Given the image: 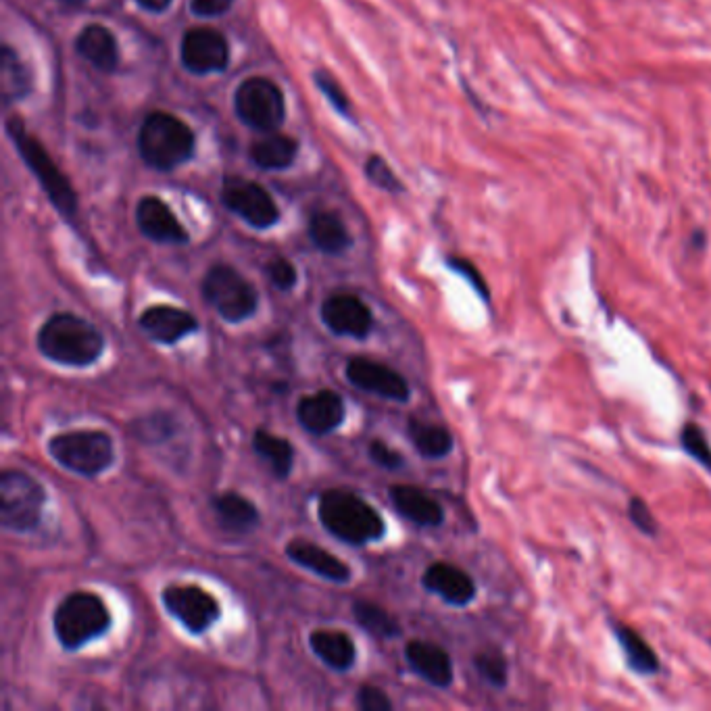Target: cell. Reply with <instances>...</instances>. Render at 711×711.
<instances>
[{
  "mask_svg": "<svg viewBox=\"0 0 711 711\" xmlns=\"http://www.w3.org/2000/svg\"><path fill=\"white\" fill-rule=\"evenodd\" d=\"M142 159L159 171L184 165L194 153V134L176 115L155 111L144 119L138 136Z\"/></svg>",
  "mask_w": 711,
  "mask_h": 711,
  "instance_id": "5b68a950",
  "label": "cell"
},
{
  "mask_svg": "<svg viewBox=\"0 0 711 711\" xmlns=\"http://www.w3.org/2000/svg\"><path fill=\"white\" fill-rule=\"evenodd\" d=\"M286 557L294 563L315 576H320L322 580L334 582V584H347L353 578V570L347 566L340 557L332 555L324 547L315 545L307 538H292L284 547Z\"/></svg>",
  "mask_w": 711,
  "mask_h": 711,
  "instance_id": "ac0fdd59",
  "label": "cell"
},
{
  "mask_svg": "<svg viewBox=\"0 0 711 711\" xmlns=\"http://www.w3.org/2000/svg\"><path fill=\"white\" fill-rule=\"evenodd\" d=\"M367 455H370L372 463H376L378 468L388 472H397L405 465V457L397 449H392L388 443L378 438H374L372 443L367 445Z\"/></svg>",
  "mask_w": 711,
  "mask_h": 711,
  "instance_id": "8d00e7d4",
  "label": "cell"
},
{
  "mask_svg": "<svg viewBox=\"0 0 711 711\" xmlns=\"http://www.w3.org/2000/svg\"><path fill=\"white\" fill-rule=\"evenodd\" d=\"M76 48L78 53L98 71L111 73L119 63L115 36L105 26H98V23H92V26L80 32Z\"/></svg>",
  "mask_w": 711,
  "mask_h": 711,
  "instance_id": "d4e9b609",
  "label": "cell"
},
{
  "mask_svg": "<svg viewBox=\"0 0 711 711\" xmlns=\"http://www.w3.org/2000/svg\"><path fill=\"white\" fill-rule=\"evenodd\" d=\"M46 488L28 472L3 470L0 474V526L9 532H32L42 520Z\"/></svg>",
  "mask_w": 711,
  "mask_h": 711,
  "instance_id": "52a82bcc",
  "label": "cell"
},
{
  "mask_svg": "<svg viewBox=\"0 0 711 711\" xmlns=\"http://www.w3.org/2000/svg\"><path fill=\"white\" fill-rule=\"evenodd\" d=\"M474 668L490 686H495V689H505L507 682H509L507 657L497 649L476 653Z\"/></svg>",
  "mask_w": 711,
  "mask_h": 711,
  "instance_id": "1f68e13d",
  "label": "cell"
},
{
  "mask_svg": "<svg viewBox=\"0 0 711 711\" xmlns=\"http://www.w3.org/2000/svg\"><path fill=\"white\" fill-rule=\"evenodd\" d=\"M313 80H315L317 88H320L322 94L328 98L330 105H332L340 115L351 117V103H349V98H347L345 92H342L340 84L330 76V73H326V71H315Z\"/></svg>",
  "mask_w": 711,
  "mask_h": 711,
  "instance_id": "e575fe53",
  "label": "cell"
},
{
  "mask_svg": "<svg viewBox=\"0 0 711 711\" xmlns=\"http://www.w3.org/2000/svg\"><path fill=\"white\" fill-rule=\"evenodd\" d=\"M355 705L361 711H390L392 709L390 697L374 684L359 686V691L355 695Z\"/></svg>",
  "mask_w": 711,
  "mask_h": 711,
  "instance_id": "74e56055",
  "label": "cell"
},
{
  "mask_svg": "<svg viewBox=\"0 0 711 711\" xmlns=\"http://www.w3.org/2000/svg\"><path fill=\"white\" fill-rule=\"evenodd\" d=\"M447 265L453 269V272H457L459 276H463L465 280H468L472 284V288L480 294L482 301H490V294H488V286L484 282V278L480 276V272L476 269L474 263H470L468 259H461V257H449L447 259Z\"/></svg>",
  "mask_w": 711,
  "mask_h": 711,
  "instance_id": "ab89813d",
  "label": "cell"
},
{
  "mask_svg": "<svg viewBox=\"0 0 711 711\" xmlns=\"http://www.w3.org/2000/svg\"><path fill=\"white\" fill-rule=\"evenodd\" d=\"M614 634L624 651L626 666L634 674L653 676L659 672V657L639 632H634L630 626L616 624Z\"/></svg>",
  "mask_w": 711,
  "mask_h": 711,
  "instance_id": "83f0119b",
  "label": "cell"
},
{
  "mask_svg": "<svg viewBox=\"0 0 711 711\" xmlns=\"http://www.w3.org/2000/svg\"><path fill=\"white\" fill-rule=\"evenodd\" d=\"M222 201L255 230H269L280 219V209L274 203L272 194L251 180L238 176L226 178L222 186Z\"/></svg>",
  "mask_w": 711,
  "mask_h": 711,
  "instance_id": "8fae6325",
  "label": "cell"
},
{
  "mask_svg": "<svg viewBox=\"0 0 711 711\" xmlns=\"http://www.w3.org/2000/svg\"><path fill=\"white\" fill-rule=\"evenodd\" d=\"M46 451L63 470L96 478L115 465L113 438L105 430H69L48 438Z\"/></svg>",
  "mask_w": 711,
  "mask_h": 711,
  "instance_id": "277c9868",
  "label": "cell"
},
{
  "mask_svg": "<svg viewBox=\"0 0 711 711\" xmlns=\"http://www.w3.org/2000/svg\"><path fill=\"white\" fill-rule=\"evenodd\" d=\"M161 603L167 614L174 618L186 632L205 634L222 618V605L196 584H169L161 591Z\"/></svg>",
  "mask_w": 711,
  "mask_h": 711,
  "instance_id": "30bf717a",
  "label": "cell"
},
{
  "mask_svg": "<svg viewBox=\"0 0 711 711\" xmlns=\"http://www.w3.org/2000/svg\"><path fill=\"white\" fill-rule=\"evenodd\" d=\"M317 518L336 541L365 547L378 543L386 534L380 511L349 488H328L317 501Z\"/></svg>",
  "mask_w": 711,
  "mask_h": 711,
  "instance_id": "7a4b0ae2",
  "label": "cell"
},
{
  "mask_svg": "<svg viewBox=\"0 0 711 711\" xmlns=\"http://www.w3.org/2000/svg\"><path fill=\"white\" fill-rule=\"evenodd\" d=\"M230 63V46L222 32L213 28H192L184 34L182 40V65L190 73L224 71Z\"/></svg>",
  "mask_w": 711,
  "mask_h": 711,
  "instance_id": "5bb4252c",
  "label": "cell"
},
{
  "mask_svg": "<svg viewBox=\"0 0 711 711\" xmlns=\"http://www.w3.org/2000/svg\"><path fill=\"white\" fill-rule=\"evenodd\" d=\"M299 153V142L286 134H272L251 146V159L261 169L280 171L294 163Z\"/></svg>",
  "mask_w": 711,
  "mask_h": 711,
  "instance_id": "f1b7e54d",
  "label": "cell"
},
{
  "mask_svg": "<svg viewBox=\"0 0 711 711\" xmlns=\"http://www.w3.org/2000/svg\"><path fill=\"white\" fill-rule=\"evenodd\" d=\"M309 647L322 664L334 672H349L355 666L357 647L347 632L320 628L309 634Z\"/></svg>",
  "mask_w": 711,
  "mask_h": 711,
  "instance_id": "603a6c76",
  "label": "cell"
},
{
  "mask_svg": "<svg viewBox=\"0 0 711 711\" xmlns=\"http://www.w3.org/2000/svg\"><path fill=\"white\" fill-rule=\"evenodd\" d=\"M59 3H63L67 7H80V5L86 3V0H59Z\"/></svg>",
  "mask_w": 711,
  "mask_h": 711,
  "instance_id": "7bdbcfd3",
  "label": "cell"
},
{
  "mask_svg": "<svg viewBox=\"0 0 711 711\" xmlns=\"http://www.w3.org/2000/svg\"><path fill=\"white\" fill-rule=\"evenodd\" d=\"M405 661L407 666L418 674L424 682L436 686V689H449L455 680L453 659L436 643L413 639L405 645Z\"/></svg>",
  "mask_w": 711,
  "mask_h": 711,
  "instance_id": "d6986e66",
  "label": "cell"
},
{
  "mask_svg": "<svg viewBox=\"0 0 711 711\" xmlns=\"http://www.w3.org/2000/svg\"><path fill=\"white\" fill-rule=\"evenodd\" d=\"M320 317L334 336L365 340L374 330V313L370 305L351 292H334L326 297L320 307Z\"/></svg>",
  "mask_w": 711,
  "mask_h": 711,
  "instance_id": "4fadbf2b",
  "label": "cell"
},
{
  "mask_svg": "<svg viewBox=\"0 0 711 711\" xmlns=\"http://www.w3.org/2000/svg\"><path fill=\"white\" fill-rule=\"evenodd\" d=\"M388 497L405 520L420 528H438L445 522V509L424 488L413 484H392Z\"/></svg>",
  "mask_w": 711,
  "mask_h": 711,
  "instance_id": "44dd1931",
  "label": "cell"
},
{
  "mask_svg": "<svg viewBox=\"0 0 711 711\" xmlns=\"http://www.w3.org/2000/svg\"><path fill=\"white\" fill-rule=\"evenodd\" d=\"M628 516H630V522L636 528H639L643 534H647V536H657L659 534V524H657L655 516L651 513L649 505L643 499H639V497L630 499Z\"/></svg>",
  "mask_w": 711,
  "mask_h": 711,
  "instance_id": "f35d334b",
  "label": "cell"
},
{
  "mask_svg": "<svg viewBox=\"0 0 711 711\" xmlns=\"http://www.w3.org/2000/svg\"><path fill=\"white\" fill-rule=\"evenodd\" d=\"M201 294L226 324L251 320L259 307L255 284L226 263H217L209 269L201 282Z\"/></svg>",
  "mask_w": 711,
  "mask_h": 711,
  "instance_id": "8992f818",
  "label": "cell"
},
{
  "mask_svg": "<svg viewBox=\"0 0 711 711\" xmlns=\"http://www.w3.org/2000/svg\"><path fill=\"white\" fill-rule=\"evenodd\" d=\"M309 238L324 255H342L351 249L353 238L342 219L332 211H317L309 219Z\"/></svg>",
  "mask_w": 711,
  "mask_h": 711,
  "instance_id": "cb8c5ba5",
  "label": "cell"
},
{
  "mask_svg": "<svg viewBox=\"0 0 711 711\" xmlns=\"http://www.w3.org/2000/svg\"><path fill=\"white\" fill-rule=\"evenodd\" d=\"M407 436L411 440L413 449L430 461L445 459L455 449V438L445 426L428 424L420 418L407 420Z\"/></svg>",
  "mask_w": 711,
  "mask_h": 711,
  "instance_id": "484cf974",
  "label": "cell"
},
{
  "mask_svg": "<svg viewBox=\"0 0 711 711\" xmlns=\"http://www.w3.org/2000/svg\"><path fill=\"white\" fill-rule=\"evenodd\" d=\"M105 334L84 317L59 311L46 317L36 332V349L51 363L63 367H90L105 353Z\"/></svg>",
  "mask_w": 711,
  "mask_h": 711,
  "instance_id": "6da1fadb",
  "label": "cell"
},
{
  "mask_svg": "<svg viewBox=\"0 0 711 711\" xmlns=\"http://www.w3.org/2000/svg\"><path fill=\"white\" fill-rule=\"evenodd\" d=\"M171 0H138V5L146 11H153V13H161L169 7Z\"/></svg>",
  "mask_w": 711,
  "mask_h": 711,
  "instance_id": "b9f144b4",
  "label": "cell"
},
{
  "mask_svg": "<svg viewBox=\"0 0 711 711\" xmlns=\"http://www.w3.org/2000/svg\"><path fill=\"white\" fill-rule=\"evenodd\" d=\"M265 272L269 276V282H272L280 292H290L299 282V272L297 267H294L288 259L278 257L274 261H269Z\"/></svg>",
  "mask_w": 711,
  "mask_h": 711,
  "instance_id": "d590c367",
  "label": "cell"
},
{
  "mask_svg": "<svg viewBox=\"0 0 711 711\" xmlns=\"http://www.w3.org/2000/svg\"><path fill=\"white\" fill-rule=\"evenodd\" d=\"M253 451L269 465V470L278 478L286 480L294 468V447L288 438L257 428L253 432Z\"/></svg>",
  "mask_w": 711,
  "mask_h": 711,
  "instance_id": "4316f807",
  "label": "cell"
},
{
  "mask_svg": "<svg viewBox=\"0 0 711 711\" xmlns=\"http://www.w3.org/2000/svg\"><path fill=\"white\" fill-rule=\"evenodd\" d=\"M211 509L219 526L234 534H249L261 522L259 507L249 497L236 493V490H226V493L215 495L211 499Z\"/></svg>",
  "mask_w": 711,
  "mask_h": 711,
  "instance_id": "7402d4cb",
  "label": "cell"
},
{
  "mask_svg": "<svg viewBox=\"0 0 711 711\" xmlns=\"http://www.w3.org/2000/svg\"><path fill=\"white\" fill-rule=\"evenodd\" d=\"M140 330L157 345L174 347L190 334H196L201 328L199 320L182 307L174 305H153L146 307L138 315Z\"/></svg>",
  "mask_w": 711,
  "mask_h": 711,
  "instance_id": "9a60e30c",
  "label": "cell"
},
{
  "mask_svg": "<svg viewBox=\"0 0 711 711\" xmlns=\"http://www.w3.org/2000/svg\"><path fill=\"white\" fill-rule=\"evenodd\" d=\"M422 586L453 607H468L478 593L474 578L447 561L430 563L422 574Z\"/></svg>",
  "mask_w": 711,
  "mask_h": 711,
  "instance_id": "e0dca14e",
  "label": "cell"
},
{
  "mask_svg": "<svg viewBox=\"0 0 711 711\" xmlns=\"http://www.w3.org/2000/svg\"><path fill=\"white\" fill-rule=\"evenodd\" d=\"M234 109L242 124L257 132L280 128L286 117L284 94L267 78L244 80L234 94Z\"/></svg>",
  "mask_w": 711,
  "mask_h": 711,
  "instance_id": "9c48e42d",
  "label": "cell"
},
{
  "mask_svg": "<svg viewBox=\"0 0 711 711\" xmlns=\"http://www.w3.org/2000/svg\"><path fill=\"white\" fill-rule=\"evenodd\" d=\"M345 378L355 388L382 397L386 401L407 403L411 399V386L403 378V374L370 357H351L345 365Z\"/></svg>",
  "mask_w": 711,
  "mask_h": 711,
  "instance_id": "7c38bea8",
  "label": "cell"
},
{
  "mask_svg": "<svg viewBox=\"0 0 711 711\" xmlns=\"http://www.w3.org/2000/svg\"><path fill=\"white\" fill-rule=\"evenodd\" d=\"M138 230L157 244H186L188 232L159 196H144L136 207Z\"/></svg>",
  "mask_w": 711,
  "mask_h": 711,
  "instance_id": "ffe728a7",
  "label": "cell"
},
{
  "mask_svg": "<svg viewBox=\"0 0 711 711\" xmlns=\"http://www.w3.org/2000/svg\"><path fill=\"white\" fill-rule=\"evenodd\" d=\"M347 418V405L336 390L322 388L305 395L297 403V422L313 436L336 432Z\"/></svg>",
  "mask_w": 711,
  "mask_h": 711,
  "instance_id": "2e32d148",
  "label": "cell"
},
{
  "mask_svg": "<svg viewBox=\"0 0 711 711\" xmlns=\"http://www.w3.org/2000/svg\"><path fill=\"white\" fill-rule=\"evenodd\" d=\"M7 132L11 136V140L15 142V146L19 149L23 161L28 163V167L32 169V174L38 178V182L42 184L44 192L48 194V199L57 207V211L63 217H71L78 209V196L73 192L69 180L61 174L59 167L55 165V161L48 157V153L44 151V146L32 138L23 124L19 121V117H11L7 121Z\"/></svg>",
  "mask_w": 711,
  "mask_h": 711,
  "instance_id": "ba28073f",
  "label": "cell"
},
{
  "mask_svg": "<svg viewBox=\"0 0 711 711\" xmlns=\"http://www.w3.org/2000/svg\"><path fill=\"white\" fill-rule=\"evenodd\" d=\"M113 624V616L103 597L92 591L65 595L53 611V634L59 645L73 653L101 639Z\"/></svg>",
  "mask_w": 711,
  "mask_h": 711,
  "instance_id": "3957f363",
  "label": "cell"
},
{
  "mask_svg": "<svg viewBox=\"0 0 711 711\" xmlns=\"http://www.w3.org/2000/svg\"><path fill=\"white\" fill-rule=\"evenodd\" d=\"M365 178L370 180L376 188H382L386 192H401L403 190V184L395 176V171H392L390 165L378 155H372L365 161Z\"/></svg>",
  "mask_w": 711,
  "mask_h": 711,
  "instance_id": "836d02e7",
  "label": "cell"
},
{
  "mask_svg": "<svg viewBox=\"0 0 711 711\" xmlns=\"http://www.w3.org/2000/svg\"><path fill=\"white\" fill-rule=\"evenodd\" d=\"M234 0H192V11L201 17H217L232 7Z\"/></svg>",
  "mask_w": 711,
  "mask_h": 711,
  "instance_id": "60d3db41",
  "label": "cell"
},
{
  "mask_svg": "<svg viewBox=\"0 0 711 711\" xmlns=\"http://www.w3.org/2000/svg\"><path fill=\"white\" fill-rule=\"evenodd\" d=\"M0 86H3V98L7 103L26 96L30 90V73L9 46H5L3 61H0Z\"/></svg>",
  "mask_w": 711,
  "mask_h": 711,
  "instance_id": "4dcf8cb0",
  "label": "cell"
},
{
  "mask_svg": "<svg viewBox=\"0 0 711 711\" xmlns=\"http://www.w3.org/2000/svg\"><path fill=\"white\" fill-rule=\"evenodd\" d=\"M680 445L686 455L693 457L701 465V468L711 472V445L697 424H693V422L684 424V428L680 432Z\"/></svg>",
  "mask_w": 711,
  "mask_h": 711,
  "instance_id": "d6a6232c",
  "label": "cell"
},
{
  "mask_svg": "<svg viewBox=\"0 0 711 711\" xmlns=\"http://www.w3.org/2000/svg\"><path fill=\"white\" fill-rule=\"evenodd\" d=\"M353 616L355 622L367 632L376 636V639H397L401 634V626L397 618L388 614L384 607H380L374 601L367 599H357L353 603Z\"/></svg>",
  "mask_w": 711,
  "mask_h": 711,
  "instance_id": "f546056e",
  "label": "cell"
}]
</instances>
